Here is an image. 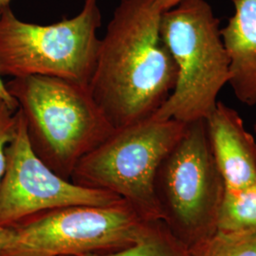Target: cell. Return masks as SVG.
<instances>
[{"label": "cell", "mask_w": 256, "mask_h": 256, "mask_svg": "<svg viewBox=\"0 0 256 256\" xmlns=\"http://www.w3.org/2000/svg\"><path fill=\"white\" fill-rule=\"evenodd\" d=\"M162 14L155 0H120L100 40L88 90L114 128L152 117L174 90Z\"/></svg>", "instance_id": "obj_1"}, {"label": "cell", "mask_w": 256, "mask_h": 256, "mask_svg": "<svg viewBox=\"0 0 256 256\" xmlns=\"http://www.w3.org/2000/svg\"><path fill=\"white\" fill-rule=\"evenodd\" d=\"M5 84L22 113L34 151L66 180L82 156L115 129L88 88L46 76L12 78Z\"/></svg>", "instance_id": "obj_2"}, {"label": "cell", "mask_w": 256, "mask_h": 256, "mask_svg": "<svg viewBox=\"0 0 256 256\" xmlns=\"http://www.w3.org/2000/svg\"><path fill=\"white\" fill-rule=\"evenodd\" d=\"M220 20L205 0H184L160 16V34L174 58V90L152 116L190 124L206 120L229 82V57Z\"/></svg>", "instance_id": "obj_3"}, {"label": "cell", "mask_w": 256, "mask_h": 256, "mask_svg": "<svg viewBox=\"0 0 256 256\" xmlns=\"http://www.w3.org/2000/svg\"><path fill=\"white\" fill-rule=\"evenodd\" d=\"M186 126L176 120L150 117L115 128L79 160L70 180L115 194L142 220H162L156 196V174Z\"/></svg>", "instance_id": "obj_4"}, {"label": "cell", "mask_w": 256, "mask_h": 256, "mask_svg": "<svg viewBox=\"0 0 256 256\" xmlns=\"http://www.w3.org/2000/svg\"><path fill=\"white\" fill-rule=\"evenodd\" d=\"M97 0H86L72 18L37 25L18 18L9 7L0 14V76H46L88 88L100 38Z\"/></svg>", "instance_id": "obj_5"}, {"label": "cell", "mask_w": 256, "mask_h": 256, "mask_svg": "<svg viewBox=\"0 0 256 256\" xmlns=\"http://www.w3.org/2000/svg\"><path fill=\"white\" fill-rule=\"evenodd\" d=\"M162 220L189 250L218 232L226 185L210 148L206 120L187 124L155 178Z\"/></svg>", "instance_id": "obj_6"}, {"label": "cell", "mask_w": 256, "mask_h": 256, "mask_svg": "<svg viewBox=\"0 0 256 256\" xmlns=\"http://www.w3.org/2000/svg\"><path fill=\"white\" fill-rule=\"evenodd\" d=\"M146 221L126 200L48 210L12 227L14 238L0 256H81L113 252L132 245Z\"/></svg>", "instance_id": "obj_7"}, {"label": "cell", "mask_w": 256, "mask_h": 256, "mask_svg": "<svg viewBox=\"0 0 256 256\" xmlns=\"http://www.w3.org/2000/svg\"><path fill=\"white\" fill-rule=\"evenodd\" d=\"M7 150L0 182V226L12 228L40 214L76 205L106 206L124 200L113 192L84 187L55 173L36 154L21 111Z\"/></svg>", "instance_id": "obj_8"}, {"label": "cell", "mask_w": 256, "mask_h": 256, "mask_svg": "<svg viewBox=\"0 0 256 256\" xmlns=\"http://www.w3.org/2000/svg\"><path fill=\"white\" fill-rule=\"evenodd\" d=\"M205 120L226 189L239 190L256 183V140L238 112L218 101Z\"/></svg>", "instance_id": "obj_9"}, {"label": "cell", "mask_w": 256, "mask_h": 256, "mask_svg": "<svg viewBox=\"0 0 256 256\" xmlns=\"http://www.w3.org/2000/svg\"><path fill=\"white\" fill-rule=\"evenodd\" d=\"M234 14L220 28L229 57V84L244 104H256V0H232Z\"/></svg>", "instance_id": "obj_10"}, {"label": "cell", "mask_w": 256, "mask_h": 256, "mask_svg": "<svg viewBox=\"0 0 256 256\" xmlns=\"http://www.w3.org/2000/svg\"><path fill=\"white\" fill-rule=\"evenodd\" d=\"M81 256H190V252L164 221L158 220H146L136 241L128 247Z\"/></svg>", "instance_id": "obj_11"}, {"label": "cell", "mask_w": 256, "mask_h": 256, "mask_svg": "<svg viewBox=\"0 0 256 256\" xmlns=\"http://www.w3.org/2000/svg\"><path fill=\"white\" fill-rule=\"evenodd\" d=\"M218 232H256V183L239 190L226 189Z\"/></svg>", "instance_id": "obj_12"}, {"label": "cell", "mask_w": 256, "mask_h": 256, "mask_svg": "<svg viewBox=\"0 0 256 256\" xmlns=\"http://www.w3.org/2000/svg\"><path fill=\"white\" fill-rule=\"evenodd\" d=\"M190 256H256V232H222L189 250Z\"/></svg>", "instance_id": "obj_13"}, {"label": "cell", "mask_w": 256, "mask_h": 256, "mask_svg": "<svg viewBox=\"0 0 256 256\" xmlns=\"http://www.w3.org/2000/svg\"><path fill=\"white\" fill-rule=\"evenodd\" d=\"M16 110H12L5 102L0 99V182L6 170V150L16 132Z\"/></svg>", "instance_id": "obj_14"}, {"label": "cell", "mask_w": 256, "mask_h": 256, "mask_svg": "<svg viewBox=\"0 0 256 256\" xmlns=\"http://www.w3.org/2000/svg\"><path fill=\"white\" fill-rule=\"evenodd\" d=\"M1 10L2 9H0V14H1ZM0 99H2L3 101L5 102L12 110H16L18 108V102L12 96L10 95L9 92L7 90L6 84L3 82L1 76H0Z\"/></svg>", "instance_id": "obj_15"}, {"label": "cell", "mask_w": 256, "mask_h": 256, "mask_svg": "<svg viewBox=\"0 0 256 256\" xmlns=\"http://www.w3.org/2000/svg\"><path fill=\"white\" fill-rule=\"evenodd\" d=\"M14 229L0 226V254L7 248L14 238Z\"/></svg>", "instance_id": "obj_16"}, {"label": "cell", "mask_w": 256, "mask_h": 256, "mask_svg": "<svg viewBox=\"0 0 256 256\" xmlns=\"http://www.w3.org/2000/svg\"><path fill=\"white\" fill-rule=\"evenodd\" d=\"M184 0H155L156 5L162 12L172 9Z\"/></svg>", "instance_id": "obj_17"}, {"label": "cell", "mask_w": 256, "mask_h": 256, "mask_svg": "<svg viewBox=\"0 0 256 256\" xmlns=\"http://www.w3.org/2000/svg\"><path fill=\"white\" fill-rule=\"evenodd\" d=\"M10 2V0H0V9L9 7Z\"/></svg>", "instance_id": "obj_18"}, {"label": "cell", "mask_w": 256, "mask_h": 256, "mask_svg": "<svg viewBox=\"0 0 256 256\" xmlns=\"http://www.w3.org/2000/svg\"><path fill=\"white\" fill-rule=\"evenodd\" d=\"M254 131H256V124H254Z\"/></svg>", "instance_id": "obj_19"}]
</instances>
